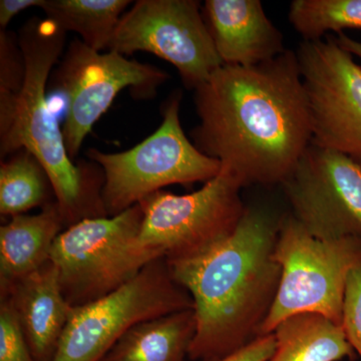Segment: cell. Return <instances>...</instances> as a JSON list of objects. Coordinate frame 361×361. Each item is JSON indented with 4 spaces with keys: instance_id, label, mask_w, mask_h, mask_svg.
Masks as SVG:
<instances>
[{
    "instance_id": "cell-1",
    "label": "cell",
    "mask_w": 361,
    "mask_h": 361,
    "mask_svg": "<svg viewBox=\"0 0 361 361\" xmlns=\"http://www.w3.org/2000/svg\"><path fill=\"white\" fill-rule=\"evenodd\" d=\"M194 90V145L242 188L282 184L312 141L296 52L257 66L223 65Z\"/></svg>"
},
{
    "instance_id": "cell-2",
    "label": "cell",
    "mask_w": 361,
    "mask_h": 361,
    "mask_svg": "<svg viewBox=\"0 0 361 361\" xmlns=\"http://www.w3.org/2000/svg\"><path fill=\"white\" fill-rule=\"evenodd\" d=\"M280 222L261 207L246 208L230 236L196 257L168 261L194 302L191 361H217L261 336L281 280L275 258Z\"/></svg>"
},
{
    "instance_id": "cell-3",
    "label": "cell",
    "mask_w": 361,
    "mask_h": 361,
    "mask_svg": "<svg viewBox=\"0 0 361 361\" xmlns=\"http://www.w3.org/2000/svg\"><path fill=\"white\" fill-rule=\"evenodd\" d=\"M66 32L47 18H30L18 40L25 75L18 96L0 106L1 158L25 149L47 171L66 229L90 218L109 217L102 191L104 175L96 166H75L66 151L63 130L47 101V82L65 49Z\"/></svg>"
},
{
    "instance_id": "cell-4",
    "label": "cell",
    "mask_w": 361,
    "mask_h": 361,
    "mask_svg": "<svg viewBox=\"0 0 361 361\" xmlns=\"http://www.w3.org/2000/svg\"><path fill=\"white\" fill-rule=\"evenodd\" d=\"M142 207L111 217L90 218L59 235L51 261L61 291L73 306L85 305L127 284L163 251L142 245Z\"/></svg>"
},
{
    "instance_id": "cell-5",
    "label": "cell",
    "mask_w": 361,
    "mask_h": 361,
    "mask_svg": "<svg viewBox=\"0 0 361 361\" xmlns=\"http://www.w3.org/2000/svg\"><path fill=\"white\" fill-rule=\"evenodd\" d=\"M182 94L175 92L164 106L163 122L149 137L122 153L90 149L87 155L104 173L102 198L109 217L137 205L169 185L189 186L219 174L221 163L188 139L180 121Z\"/></svg>"
},
{
    "instance_id": "cell-6",
    "label": "cell",
    "mask_w": 361,
    "mask_h": 361,
    "mask_svg": "<svg viewBox=\"0 0 361 361\" xmlns=\"http://www.w3.org/2000/svg\"><path fill=\"white\" fill-rule=\"evenodd\" d=\"M275 258L281 280L261 336L299 313H318L342 325L348 277L361 266V238H316L290 216L280 222Z\"/></svg>"
},
{
    "instance_id": "cell-7",
    "label": "cell",
    "mask_w": 361,
    "mask_h": 361,
    "mask_svg": "<svg viewBox=\"0 0 361 361\" xmlns=\"http://www.w3.org/2000/svg\"><path fill=\"white\" fill-rule=\"evenodd\" d=\"M187 310H194L192 296L173 278L167 259H156L121 288L71 307L51 361H101L135 325Z\"/></svg>"
},
{
    "instance_id": "cell-8",
    "label": "cell",
    "mask_w": 361,
    "mask_h": 361,
    "mask_svg": "<svg viewBox=\"0 0 361 361\" xmlns=\"http://www.w3.org/2000/svg\"><path fill=\"white\" fill-rule=\"evenodd\" d=\"M59 61L51 73V85L66 99L61 130L73 161L94 123L123 90L129 87L148 99L169 78L156 66L128 59L116 51H97L80 39L71 42Z\"/></svg>"
},
{
    "instance_id": "cell-9",
    "label": "cell",
    "mask_w": 361,
    "mask_h": 361,
    "mask_svg": "<svg viewBox=\"0 0 361 361\" xmlns=\"http://www.w3.org/2000/svg\"><path fill=\"white\" fill-rule=\"evenodd\" d=\"M242 186L221 170L198 191L176 195L161 191L140 202L144 217L140 241L159 249L168 261L201 255L227 238L245 213Z\"/></svg>"
},
{
    "instance_id": "cell-10",
    "label": "cell",
    "mask_w": 361,
    "mask_h": 361,
    "mask_svg": "<svg viewBox=\"0 0 361 361\" xmlns=\"http://www.w3.org/2000/svg\"><path fill=\"white\" fill-rule=\"evenodd\" d=\"M109 51L129 56L149 52L179 71L196 89L224 65L196 0H139L123 14Z\"/></svg>"
},
{
    "instance_id": "cell-11",
    "label": "cell",
    "mask_w": 361,
    "mask_h": 361,
    "mask_svg": "<svg viewBox=\"0 0 361 361\" xmlns=\"http://www.w3.org/2000/svg\"><path fill=\"white\" fill-rule=\"evenodd\" d=\"M296 54L310 104L311 144L361 165V66L336 37L303 40Z\"/></svg>"
},
{
    "instance_id": "cell-12",
    "label": "cell",
    "mask_w": 361,
    "mask_h": 361,
    "mask_svg": "<svg viewBox=\"0 0 361 361\" xmlns=\"http://www.w3.org/2000/svg\"><path fill=\"white\" fill-rule=\"evenodd\" d=\"M292 217L319 239L361 238V165L310 144L282 183Z\"/></svg>"
},
{
    "instance_id": "cell-13",
    "label": "cell",
    "mask_w": 361,
    "mask_h": 361,
    "mask_svg": "<svg viewBox=\"0 0 361 361\" xmlns=\"http://www.w3.org/2000/svg\"><path fill=\"white\" fill-rule=\"evenodd\" d=\"M202 13L224 65L257 66L286 51L259 0H207Z\"/></svg>"
},
{
    "instance_id": "cell-14",
    "label": "cell",
    "mask_w": 361,
    "mask_h": 361,
    "mask_svg": "<svg viewBox=\"0 0 361 361\" xmlns=\"http://www.w3.org/2000/svg\"><path fill=\"white\" fill-rule=\"evenodd\" d=\"M0 299H6L13 308L35 360L51 361L71 310L56 266L49 261L13 284Z\"/></svg>"
},
{
    "instance_id": "cell-15",
    "label": "cell",
    "mask_w": 361,
    "mask_h": 361,
    "mask_svg": "<svg viewBox=\"0 0 361 361\" xmlns=\"http://www.w3.org/2000/svg\"><path fill=\"white\" fill-rule=\"evenodd\" d=\"M65 223L56 201L37 215L21 214L0 227V294L51 261Z\"/></svg>"
},
{
    "instance_id": "cell-16",
    "label": "cell",
    "mask_w": 361,
    "mask_h": 361,
    "mask_svg": "<svg viewBox=\"0 0 361 361\" xmlns=\"http://www.w3.org/2000/svg\"><path fill=\"white\" fill-rule=\"evenodd\" d=\"M196 327L194 310L147 320L128 330L101 361H187Z\"/></svg>"
},
{
    "instance_id": "cell-17",
    "label": "cell",
    "mask_w": 361,
    "mask_h": 361,
    "mask_svg": "<svg viewBox=\"0 0 361 361\" xmlns=\"http://www.w3.org/2000/svg\"><path fill=\"white\" fill-rule=\"evenodd\" d=\"M274 355L268 361H338L355 357L342 325L318 313H299L286 318L272 332Z\"/></svg>"
},
{
    "instance_id": "cell-18",
    "label": "cell",
    "mask_w": 361,
    "mask_h": 361,
    "mask_svg": "<svg viewBox=\"0 0 361 361\" xmlns=\"http://www.w3.org/2000/svg\"><path fill=\"white\" fill-rule=\"evenodd\" d=\"M129 0H44L45 18L63 32L78 33L87 47L109 49Z\"/></svg>"
},
{
    "instance_id": "cell-19",
    "label": "cell",
    "mask_w": 361,
    "mask_h": 361,
    "mask_svg": "<svg viewBox=\"0 0 361 361\" xmlns=\"http://www.w3.org/2000/svg\"><path fill=\"white\" fill-rule=\"evenodd\" d=\"M54 188L47 171L32 154L23 149L0 166V214L4 217L25 214L52 203ZM56 198V196H54Z\"/></svg>"
},
{
    "instance_id": "cell-20",
    "label": "cell",
    "mask_w": 361,
    "mask_h": 361,
    "mask_svg": "<svg viewBox=\"0 0 361 361\" xmlns=\"http://www.w3.org/2000/svg\"><path fill=\"white\" fill-rule=\"evenodd\" d=\"M289 20L304 42L322 39L329 32L361 30V0H294Z\"/></svg>"
},
{
    "instance_id": "cell-21",
    "label": "cell",
    "mask_w": 361,
    "mask_h": 361,
    "mask_svg": "<svg viewBox=\"0 0 361 361\" xmlns=\"http://www.w3.org/2000/svg\"><path fill=\"white\" fill-rule=\"evenodd\" d=\"M25 75V59L18 40L0 30V106H6L18 96Z\"/></svg>"
},
{
    "instance_id": "cell-22",
    "label": "cell",
    "mask_w": 361,
    "mask_h": 361,
    "mask_svg": "<svg viewBox=\"0 0 361 361\" xmlns=\"http://www.w3.org/2000/svg\"><path fill=\"white\" fill-rule=\"evenodd\" d=\"M0 361H35L18 316L6 299H0Z\"/></svg>"
},
{
    "instance_id": "cell-23",
    "label": "cell",
    "mask_w": 361,
    "mask_h": 361,
    "mask_svg": "<svg viewBox=\"0 0 361 361\" xmlns=\"http://www.w3.org/2000/svg\"><path fill=\"white\" fill-rule=\"evenodd\" d=\"M342 327L349 343L361 357V266L353 270L348 277Z\"/></svg>"
},
{
    "instance_id": "cell-24",
    "label": "cell",
    "mask_w": 361,
    "mask_h": 361,
    "mask_svg": "<svg viewBox=\"0 0 361 361\" xmlns=\"http://www.w3.org/2000/svg\"><path fill=\"white\" fill-rule=\"evenodd\" d=\"M276 339L273 334L258 337L245 348L217 361H268L274 355Z\"/></svg>"
},
{
    "instance_id": "cell-25",
    "label": "cell",
    "mask_w": 361,
    "mask_h": 361,
    "mask_svg": "<svg viewBox=\"0 0 361 361\" xmlns=\"http://www.w3.org/2000/svg\"><path fill=\"white\" fill-rule=\"evenodd\" d=\"M44 0H1L0 1V27L6 30V26L14 16L30 7H39Z\"/></svg>"
},
{
    "instance_id": "cell-26",
    "label": "cell",
    "mask_w": 361,
    "mask_h": 361,
    "mask_svg": "<svg viewBox=\"0 0 361 361\" xmlns=\"http://www.w3.org/2000/svg\"><path fill=\"white\" fill-rule=\"evenodd\" d=\"M337 44L342 47L344 51L349 52L351 56H356L361 59V42L350 39L343 32L338 33V37H336Z\"/></svg>"
}]
</instances>
